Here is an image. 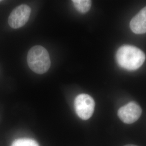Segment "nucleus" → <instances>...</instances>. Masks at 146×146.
<instances>
[{
  "instance_id": "nucleus-1",
  "label": "nucleus",
  "mask_w": 146,
  "mask_h": 146,
  "mask_svg": "<svg viewBox=\"0 0 146 146\" xmlns=\"http://www.w3.org/2000/svg\"><path fill=\"white\" fill-rule=\"evenodd\" d=\"M116 58L122 68L134 70L141 67L145 61L146 56L143 52L137 47L123 45L117 50Z\"/></svg>"
},
{
  "instance_id": "nucleus-2",
  "label": "nucleus",
  "mask_w": 146,
  "mask_h": 146,
  "mask_svg": "<svg viewBox=\"0 0 146 146\" xmlns=\"http://www.w3.org/2000/svg\"><path fill=\"white\" fill-rule=\"evenodd\" d=\"M29 67L34 73L43 74L49 69L51 61L46 49L41 46H35L29 50L27 55Z\"/></svg>"
},
{
  "instance_id": "nucleus-3",
  "label": "nucleus",
  "mask_w": 146,
  "mask_h": 146,
  "mask_svg": "<svg viewBox=\"0 0 146 146\" xmlns=\"http://www.w3.org/2000/svg\"><path fill=\"white\" fill-rule=\"evenodd\" d=\"M95 101L88 94H81L75 98L74 108L78 117L84 120H88L93 114Z\"/></svg>"
},
{
  "instance_id": "nucleus-4",
  "label": "nucleus",
  "mask_w": 146,
  "mask_h": 146,
  "mask_svg": "<svg viewBox=\"0 0 146 146\" xmlns=\"http://www.w3.org/2000/svg\"><path fill=\"white\" fill-rule=\"evenodd\" d=\"M31 8L26 5H21L15 8L8 18L9 26L13 29H18L24 26L29 20Z\"/></svg>"
},
{
  "instance_id": "nucleus-5",
  "label": "nucleus",
  "mask_w": 146,
  "mask_h": 146,
  "mask_svg": "<svg viewBox=\"0 0 146 146\" xmlns=\"http://www.w3.org/2000/svg\"><path fill=\"white\" fill-rule=\"evenodd\" d=\"M142 114L140 106L135 102H131L121 107L117 115L120 120L127 124H131L139 120Z\"/></svg>"
},
{
  "instance_id": "nucleus-6",
  "label": "nucleus",
  "mask_w": 146,
  "mask_h": 146,
  "mask_svg": "<svg viewBox=\"0 0 146 146\" xmlns=\"http://www.w3.org/2000/svg\"><path fill=\"white\" fill-rule=\"evenodd\" d=\"M131 31L136 34L146 33V6L142 9L130 22Z\"/></svg>"
},
{
  "instance_id": "nucleus-7",
  "label": "nucleus",
  "mask_w": 146,
  "mask_h": 146,
  "mask_svg": "<svg viewBox=\"0 0 146 146\" xmlns=\"http://www.w3.org/2000/svg\"><path fill=\"white\" fill-rule=\"evenodd\" d=\"M72 2L75 8L82 14L87 13L92 6V1L90 0H73Z\"/></svg>"
},
{
  "instance_id": "nucleus-8",
  "label": "nucleus",
  "mask_w": 146,
  "mask_h": 146,
  "mask_svg": "<svg viewBox=\"0 0 146 146\" xmlns=\"http://www.w3.org/2000/svg\"><path fill=\"white\" fill-rule=\"evenodd\" d=\"M11 146H40L36 141L31 139L22 138L13 141Z\"/></svg>"
},
{
  "instance_id": "nucleus-9",
  "label": "nucleus",
  "mask_w": 146,
  "mask_h": 146,
  "mask_svg": "<svg viewBox=\"0 0 146 146\" xmlns=\"http://www.w3.org/2000/svg\"><path fill=\"white\" fill-rule=\"evenodd\" d=\"M136 146V145H125V146Z\"/></svg>"
},
{
  "instance_id": "nucleus-10",
  "label": "nucleus",
  "mask_w": 146,
  "mask_h": 146,
  "mask_svg": "<svg viewBox=\"0 0 146 146\" xmlns=\"http://www.w3.org/2000/svg\"><path fill=\"white\" fill-rule=\"evenodd\" d=\"M0 2H1V1H0Z\"/></svg>"
}]
</instances>
